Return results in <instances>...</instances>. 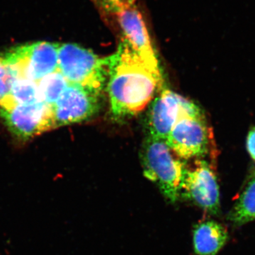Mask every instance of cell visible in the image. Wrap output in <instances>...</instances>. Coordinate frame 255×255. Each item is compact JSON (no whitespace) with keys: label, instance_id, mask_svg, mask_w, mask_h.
I'll return each mask as SVG.
<instances>
[{"label":"cell","instance_id":"cell-1","mask_svg":"<svg viewBox=\"0 0 255 255\" xmlns=\"http://www.w3.org/2000/svg\"><path fill=\"white\" fill-rule=\"evenodd\" d=\"M107 58V85L112 114L122 119L140 113L162 83L159 65L142 58L125 41Z\"/></svg>","mask_w":255,"mask_h":255},{"label":"cell","instance_id":"cell-2","mask_svg":"<svg viewBox=\"0 0 255 255\" xmlns=\"http://www.w3.org/2000/svg\"><path fill=\"white\" fill-rule=\"evenodd\" d=\"M144 175L158 187L164 197L174 204L181 191L187 168L165 140L149 135L142 151Z\"/></svg>","mask_w":255,"mask_h":255},{"label":"cell","instance_id":"cell-3","mask_svg":"<svg viewBox=\"0 0 255 255\" xmlns=\"http://www.w3.org/2000/svg\"><path fill=\"white\" fill-rule=\"evenodd\" d=\"M58 70L69 83L100 95L108 80V58L75 43L59 44Z\"/></svg>","mask_w":255,"mask_h":255},{"label":"cell","instance_id":"cell-4","mask_svg":"<svg viewBox=\"0 0 255 255\" xmlns=\"http://www.w3.org/2000/svg\"><path fill=\"white\" fill-rule=\"evenodd\" d=\"M58 43L38 41L15 47L4 54L9 80L26 78L38 82L58 70Z\"/></svg>","mask_w":255,"mask_h":255},{"label":"cell","instance_id":"cell-5","mask_svg":"<svg viewBox=\"0 0 255 255\" xmlns=\"http://www.w3.org/2000/svg\"><path fill=\"white\" fill-rule=\"evenodd\" d=\"M186 116L204 115L191 101L172 90H162L154 100L149 113V135L166 140L179 119Z\"/></svg>","mask_w":255,"mask_h":255},{"label":"cell","instance_id":"cell-6","mask_svg":"<svg viewBox=\"0 0 255 255\" xmlns=\"http://www.w3.org/2000/svg\"><path fill=\"white\" fill-rule=\"evenodd\" d=\"M211 136L204 116H186L179 119L165 141L179 159H189L209 152Z\"/></svg>","mask_w":255,"mask_h":255},{"label":"cell","instance_id":"cell-7","mask_svg":"<svg viewBox=\"0 0 255 255\" xmlns=\"http://www.w3.org/2000/svg\"><path fill=\"white\" fill-rule=\"evenodd\" d=\"M0 117L10 131L21 140H28L55 128L53 107L42 102L0 108Z\"/></svg>","mask_w":255,"mask_h":255},{"label":"cell","instance_id":"cell-8","mask_svg":"<svg viewBox=\"0 0 255 255\" xmlns=\"http://www.w3.org/2000/svg\"><path fill=\"white\" fill-rule=\"evenodd\" d=\"M181 196L210 214H219L221 205L219 184L207 162L196 161L192 169H187Z\"/></svg>","mask_w":255,"mask_h":255},{"label":"cell","instance_id":"cell-9","mask_svg":"<svg viewBox=\"0 0 255 255\" xmlns=\"http://www.w3.org/2000/svg\"><path fill=\"white\" fill-rule=\"evenodd\" d=\"M99 109V95L69 84L53 106L55 127L80 123L93 117Z\"/></svg>","mask_w":255,"mask_h":255},{"label":"cell","instance_id":"cell-10","mask_svg":"<svg viewBox=\"0 0 255 255\" xmlns=\"http://www.w3.org/2000/svg\"><path fill=\"white\" fill-rule=\"evenodd\" d=\"M117 16L124 41L142 58L159 65L145 21L136 6L124 10Z\"/></svg>","mask_w":255,"mask_h":255},{"label":"cell","instance_id":"cell-11","mask_svg":"<svg viewBox=\"0 0 255 255\" xmlns=\"http://www.w3.org/2000/svg\"><path fill=\"white\" fill-rule=\"evenodd\" d=\"M228 240V232L222 225L214 221H204L194 226L193 245L197 255H216Z\"/></svg>","mask_w":255,"mask_h":255},{"label":"cell","instance_id":"cell-12","mask_svg":"<svg viewBox=\"0 0 255 255\" xmlns=\"http://www.w3.org/2000/svg\"><path fill=\"white\" fill-rule=\"evenodd\" d=\"M229 219L236 226L255 220V177L248 183L230 214Z\"/></svg>","mask_w":255,"mask_h":255},{"label":"cell","instance_id":"cell-13","mask_svg":"<svg viewBox=\"0 0 255 255\" xmlns=\"http://www.w3.org/2000/svg\"><path fill=\"white\" fill-rule=\"evenodd\" d=\"M36 83L40 100L52 107L70 84L59 70L43 77Z\"/></svg>","mask_w":255,"mask_h":255},{"label":"cell","instance_id":"cell-14","mask_svg":"<svg viewBox=\"0 0 255 255\" xmlns=\"http://www.w3.org/2000/svg\"><path fill=\"white\" fill-rule=\"evenodd\" d=\"M10 97L14 105H26L41 102L36 82L26 78L9 80Z\"/></svg>","mask_w":255,"mask_h":255},{"label":"cell","instance_id":"cell-15","mask_svg":"<svg viewBox=\"0 0 255 255\" xmlns=\"http://www.w3.org/2000/svg\"><path fill=\"white\" fill-rule=\"evenodd\" d=\"M135 1L136 0H95L104 11L115 15L135 6Z\"/></svg>","mask_w":255,"mask_h":255},{"label":"cell","instance_id":"cell-16","mask_svg":"<svg viewBox=\"0 0 255 255\" xmlns=\"http://www.w3.org/2000/svg\"><path fill=\"white\" fill-rule=\"evenodd\" d=\"M14 106L10 97L9 78H0V108L8 109Z\"/></svg>","mask_w":255,"mask_h":255},{"label":"cell","instance_id":"cell-17","mask_svg":"<svg viewBox=\"0 0 255 255\" xmlns=\"http://www.w3.org/2000/svg\"><path fill=\"white\" fill-rule=\"evenodd\" d=\"M247 148L252 158L255 160V128L252 129L247 139Z\"/></svg>","mask_w":255,"mask_h":255},{"label":"cell","instance_id":"cell-18","mask_svg":"<svg viewBox=\"0 0 255 255\" xmlns=\"http://www.w3.org/2000/svg\"><path fill=\"white\" fill-rule=\"evenodd\" d=\"M0 78H8L7 69L5 65L4 55L0 54Z\"/></svg>","mask_w":255,"mask_h":255}]
</instances>
